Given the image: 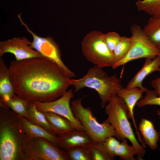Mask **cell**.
Segmentation results:
<instances>
[{"instance_id": "cell-9", "label": "cell", "mask_w": 160, "mask_h": 160, "mask_svg": "<svg viewBox=\"0 0 160 160\" xmlns=\"http://www.w3.org/2000/svg\"><path fill=\"white\" fill-rule=\"evenodd\" d=\"M18 17L21 24L24 26L33 37V41L30 45L31 47L38 52L43 57L57 64L68 77L71 78L75 77L74 73L69 70L62 60L59 47L52 38L50 36L42 37L38 36L31 30L23 22L20 14Z\"/></svg>"}, {"instance_id": "cell-18", "label": "cell", "mask_w": 160, "mask_h": 160, "mask_svg": "<svg viewBox=\"0 0 160 160\" xmlns=\"http://www.w3.org/2000/svg\"><path fill=\"white\" fill-rule=\"evenodd\" d=\"M43 113L56 135H64L75 129L70 122L64 117L52 112Z\"/></svg>"}, {"instance_id": "cell-6", "label": "cell", "mask_w": 160, "mask_h": 160, "mask_svg": "<svg viewBox=\"0 0 160 160\" xmlns=\"http://www.w3.org/2000/svg\"><path fill=\"white\" fill-rule=\"evenodd\" d=\"M82 99L81 98L71 101V107L74 116L93 141L102 142L110 136L117 137L111 125L106 120L102 123H99L94 116L91 108L83 106Z\"/></svg>"}, {"instance_id": "cell-16", "label": "cell", "mask_w": 160, "mask_h": 160, "mask_svg": "<svg viewBox=\"0 0 160 160\" xmlns=\"http://www.w3.org/2000/svg\"><path fill=\"white\" fill-rule=\"evenodd\" d=\"M138 129L142 136L145 145L152 151L158 147V143L160 137L159 132L155 129L152 121L145 118H142L139 124Z\"/></svg>"}, {"instance_id": "cell-28", "label": "cell", "mask_w": 160, "mask_h": 160, "mask_svg": "<svg viewBox=\"0 0 160 160\" xmlns=\"http://www.w3.org/2000/svg\"><path fill=\"white\" fill-rule=\"evenodd\" d=\"M116 137L114 136H110L102 142L105 150L112 160L114 159L115 151L120 143Z\"/></svg>"}, {"instance_id": "cell-1", "label": "cell", "mask_w": 160, "mask_h": 160, "mask_svg": "<svg viewBox=\"0 0 160 160\" xmlns=\"http://www.w3.org/2000/svg\"><path fill=\"white\" fill-rule=\"evenodd\" d=\"M8 68L15 94L28 102L56 100L71 86L59 66L44 57L12 60Z\"/></svg>"}, {"instance_id": "cell-26", "label": "cell", "mask_w": 160, "mask_h": 160, "mask_svg": "<svg viewBox=\"0 0 160 160\" xmlns=\"http://www.w3.org/2000/svg\"><path fill=\"white\" fill-rule=\"evenodd\" d=\"M70 160H92L89 150L78 147L66 151Z\"/></svg>"}, {"instance_id": "cell-11", "label": "cell", "mask_w": 160, "mask_h": 160, "mask_svg": "<svg viewBox=\"0 0 160 160\" xmlns=\"http://www.w3.org/2000/svg\"><path fill=\"white\" fill-rule=\"evenodd\" d=\"M31 41L25 37H13L0 42V58L5 53L14 55L16 60L38 57H43L41 54L30 46Z\"/></svg>"}, {"instance_id": "cell-29", "label": "cell", "mask_w": 160, "mask_h": 160, "mask_svg": "<svg viewBox=\"0 0 160 160\" xmlns=\"http://www.w3.org/2000/svg\"><path fill=\"white\" fill-rule=\"evenodd\" d=\"M121 37L118 33L115 32H109L106 34L103 33V36L104 41L109 49L113 52Z\"/></svg>"}, {"instance_id": "cell-20", "label": "cell", "mask_w": 160, "mask_h": 160, "mask_svg": "<svg viewBox=\"0 0 160 160\" xmlns=\"http://www.w3.org/2000/svg\"><path fill=\"white\" fill-rule=\"evenodd\" d=\"M27 109L28 116V120L43 128L53 135L57 136L43 113L37 109L31 103L29 102Z\"/></svg>"}, {"instance_id": "cell-4", "label": "cell", "mask_w": 160, "mask_h": 160, "mask_svg": "<svg viewBox=\"0 0 160 160\" xmlns=\"http://www.w3.org/2000/svg\"><path fill=\"white\" fill-rule=\"evenodd\" d=\"M105 112L107 116L106 120L111 125L117 135V138L122 140H129L136 149L137 158L142 160L146 151L136 138L128 120V109L124 100L117 95L113 96L105 107Z\"/></svg>"}, {"instance_id": "cell-17", "label": "cell", "mask_w": 160, "mask_h": 160, "mask_svg": "<svg viewBox=\"0 0 160 160\" xmlns=\"http://www.w3.org/2000/svg\"><path fill=\"white\" fill-rule=\"evenodd\" d=\"M15 94L10 79L9 68L4 60L0 59V100L6 101Z\"/></svg>"}, {"instance_id": "cell-7", "label": "cell", "mask_w": 160, "mask_h": 160, "mask_svg": "<svg viewBox=\"0 0 160 160\" xmlns=\"http://www.w3.org/2000/svg\"><path fill=\"white\" fill-rule=\"evenodd\" d=\"M103 34L94 31L87 34L81 43L82 52L86 58L95 65L102 68L112 67L115 63L113 53L104 41Z\"/></svg>"}, {"instance_id": "cell-2", "label": "cell", "mask_w": 160, "mask_h": 160, "mask_svg": "<svg viewBox=\"0 0 160 160\" xmlns=\"http://www.w3.org/2000/svg\"><path fill=\"white\" fill-rule=\"evenodd\" d=\"M22 129L15 113L0 102V160H22Z\"/></svg>"}, {"instance_id": "cell-12", "label": "cell", "mask_w": 160, "mask_h": 160, "mask_svg": "<svg viewBox=\"0 0 160 160\" xmlns=\"http://www.w3.org/2000/svg\"><path fill=\"white\" fill-rule=\"evenodd\" d=\"M57 145L66 151L76 148L88 149L93 141L84 131L74 129L64 135L58 136Z\"/></svg>"}, {"instance_id": "cell-14", "label": "cell", "mask_w": 160, "mask_h": 160, "mask_svg": "<svg viewBox=\"0 0 160 160\" xmlns=\"http://www.w3.org/2000/svg\"><path fill=\"white\" fill-rule=\"evenodd\" d=\"M160 68V56L153 59L145 58L142 68L127 83L126 88L131 89L138 87L145 92L147 89L142 85L145 79L149 74L159 71Z\"/></svg>"}, {"instance_id": "cell-15", "label": "cell", "mask_w": 160, "mask_h": 160, "mask_svg": "<svg viewBox=\"0 0 160 160\" xmlns=\"http://www.w3.org/2000/svg\"><path fill=\"white\" fill-rule=\"evenodd\" d=\"M14 113L22 130L27 135L32 137L43 138L55 145H57V136L53 135L43 128L31 123L26 118Z\"/></svg>"}, {"instance_id": "cell-21", "label": "cell", "mask_w": 160, "mask_h": 160, "mask_svg": "<svg viewBox=\"0 0 160 160\" xmlns=\"http://www.w3.org/2000/svg\"><path fill=\"white\" fill-rule=\"evenodd\" d=\"M0 102L9 107L15 113L28 119L27 108L29 102L16 94L14 95L7 101L0 100Z\"/></svg>"}, {"instance_id": "cell-5", "label": "cell", "mask_w": 160, "mask_h": 160, "mask_svg": "<svg viewBox=\"0 0 160 160\" xmlns=\"http://www.w3.org/2000/svg\"><path fill=\"white\" fill-rule=\"evenodd\" d=\"M21 134V157L23 160H70L66 151L46 139Z\"/></svg>"}, {"instance_id": "cell-23", "label": "cell", "mask_w": 160, "mask_h": 160, "mask_svg": "<svg viewBox=\"0 0 160 160\" xmlns=\"http://www.w3.org/2000/svg\"><path fill=\"white\" fill-rule=\"evenodd\" d=\"M135 155H137V150L133 145L128 144L127 138L122 140L114 153V157L119 156L123 160H135Z\"/></svg>"}, {"instance_id": "cell-24", "label": "cell", "mask_w": 160, "mask_h": 160, "mask_svg": "<svg viewBox=\"0 0 160 160\" xmlns=\"http://www.w3.org/2000/svg\"><path fill=\"white\" fill-rule=\"evenodd\" d=\"M132 43L131 37H121L113 52L115 64L123 59L127 54L131 47Z\"/></svg>"}, {"instance_id": "cell-19", "label": "cell", "mask_w": 160, "mask_h": 160, "mask_svg": "<svg viewBox=\"0 0 160 160\" xmlns=\"http://www.w3.org/2000/svg\"><path fill=\"white\" fill-rule=\"evenodd\" d=\"M143 29L150 40L160 50V16H151Z\"/></svg>"}, {"instance_id": "cell-8", "label": "cell", "mask_w": 160, "mask_h": 160, "mask_svg": "<svg viewBox=\"0 0 160 160\" xmlns=\"http://www.w3.org/2000/svg\"><path fill=\"white\" fill-rule=\"evenodd\" d=\"M130 31L132 41L130 49L123 59L114 64L112 67L113 69L136 59H153L160 56V50L150 40L140 25H132Z\"/></svg>"}, {"instance_id": "cell-25", "label": "cell", "mask_w": 160, "mask_h": 160, "mask_svg": "<svg viewBox=\"0 0 160 160\" xmlns=\"http://www.w3.org/2000/svg\"><path fill=\"white\" fill-rule=\"evenodd\" d=\"M89 150L92 160H112L105 150L102 142H93Z\"/></svg>"}, {"instance_id": "cell-30", "label": "cell", "mask_w": 160, "mask_h": 160, "mask_svg": "<svg viewBox=\"0 0 160 160\" xmlns=\"http://www.w3.org/2000/svg\"><path fill=\"white\" fill-rule=\"evenodd\" d=\"M159 71L160 72V68ZM150 83L154 89V91L156 94L157 96H160V76L151 80Z\"/></svg>"}, {"instance_id": "cell-31", "label": "cell", "mask_w": 160, "mask_h": 160, "mask_svg": "<svg viewBox=\"0 0 160 160\" xmlns=\"http://www.w3.org/2000/svg\"><path fill=\"white\" fill-rule=\"evenodd\" d=\"M157 115L158 116L159 119L160 120V110H158L157 111ZM159 133L160 134V130L159 131Z\"/></svg>"}, {"instance_id": "cell-3", "label": "cell", "mask_w": 160, "mask_h": 160, "mask_svg": "<svg viewBox=\"0 0 160 160\" xmlns=\"http://www.w3.org/2000/svg\"><path fill=\"white\" fill-rule=\"evenodd\" d=\"M71 85L74 87V94L86 87L96 90L100 99V105L103 108L123 87L121 79L116 75L109 76L102 68L96 65L90 68L82 78L71 79Z\"/></svg>"}, {"instance_id": "cell-22", "label": "cell", "mask_w": 160, "mask_h": 160, "mask_svg": "<svg viewBox=\"0 0 160 160\" xmlns=\"http://www.w3.org/2000/svg\"><path fill=\"white\" fill-rule=\"evenodd\" d=\"M135 5L140 11L152 17L160 16V0H139Z\"/></svg>"}, {"instance_id": "cell-10", "label": "cell", "mask_w": 160, "mask_h": 160, "mask_svg": "<svg viewBox=\"0 0 160 160\" xmlns=\"http://www.w3.org/2000/svg\"><path fill=\"white\" fill-rule=\"evenodd\" d=\"M74 94L73 90L69 89L56 100L46 102L35 101L31 103L42 113L52 112L63 116L70 122L75 129L84 131L83 127L74 116L71 108L70 101Z\"/></svg>"}, {"instance_id": "cell-13", "label": "cell", "mask_w": 160, "mask_h": 160, "mask_svg": "<svg viewBox=\"0 0 160 160\" xmlns=\"http://www.w3.org/2000/svg\"><path fill=\"white\" fill-rule=\"evenodd\" d=\"M144 92V91L143 90L138 87L127 89L123 87L119 90L117 95L121 98L125 103L128 109L129 118H131L132 121L138 140L144 146L145 145L137 127L134 113L135 106L137 102L143 97Z\"/></svg>"}, {"instance_id": "cell-27", "label": "cell", "mask_w": 160, "mask_h": 160, "mask_svg": "<svg viewBox=\"0 0 160 160\" xmlns=\"http://www.w3.org/2000/svg\"><path fill=\"white\" fill-rule=\"evenodd\" d=\"M145 95L137 103V106L142 108L148 105L160 106V96L156 95L154 91L148 89L145 92Z\"/></svg>"}]
</instances>
